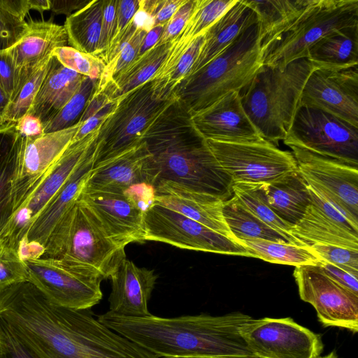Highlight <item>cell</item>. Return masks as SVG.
I'll use <instances>...</instances> for the list:
<instances>
[{"mask_svg": "<svg viewBox=\"0 0 358 358\" xmlns=\"http://www.w3.org/2000/svg\"><path fill=\"white\" fill-rule=\"evenodd\" d=\"M240 334L257 358H315L324 349L320 334L292 317L252 318Z\"/></svg>", "mask_w": 358, "mask_h": 358, "instance_id": "cell-14", "label": "cell"}, {"mask_svg": "<svg viewBox=\"0 0 358 358\" xmlns=\"http://www.w3.org/2000/svg\"><path fill=\"white\" fill-rule=\"evenodd\" d=\"M98 139V138H97ZM97 141L59 192L30 226L18 246L23 261L43 257L45 245L62 217L75 205L96 162Z\"/></svg>", "mask_w": 358, "mask_h": 358, "instance_id": "cell-17", "label": "cell"}, {"mask_svg": "<svg viewBox=\"0 0 358 358\" xmlns=\"http://www.w3.org/2000/svg\"><path fill=\"white\" fill-rule=\"evenodd\" d=\"M92 0H49L50 10L55 14H64L67 17L83 8Z\"/></svg>", "mask_w": 358, "mask_h": 358, "instance_id": "cell-57", "label": "cell"}, {"mask_svg": "<svg viewBox=\"0 0 358 358\" xmlns=\"http://www.w3.org/2000/svg\"><path fill=\"white\" fill-rule=\"evenodd\" d=\"M252 318L241 312L133 317L108 310L97 319L158 358H257L240 334Z\"/></svg>", "mask_w": 358, "mask_h": 358, "instance_id": "cell-2", "label": "cell"}, {"mask_svg": "<svg viewBox=\"0 0 358 358\" xmlns=\"http://www.w3.org/2000/svg\"><path fill=\"white\" fill-rule=\"evenodd\" d=\"M52 55L34 67L25 69L20 83L10 97L4 115L5 122H16L30 109L52 64Z\"/></svg>", "mask_w": 358, "mask_h": 358, "instance_id": "cell-38", "label": "cell"}, {"mask_svg": "<svg viewBox=\"0 0 358 358\" xmlns=\"http://www.w3.org/2000/svg\"><path fill=\"white\" fill-rule=\"evenodd\" d=\"M185 0H139V8L152 20L154 27L164 26Z\"/></svg>", "mask_w": 358, "mask_h": 358, "instance_id": "cell-48", "label": "cell"}, {"mask_svg": "<svg viewBox=\"0 0 358 358\" xmlns=\"http://www.w3.org/2000/svg\"><path fill=\"white\" fill-rule=\"evenodd\" d=\"M206 141L233 184L270 183L298 170L292 152L280 150L264 139L249 143Z\"/></svg>", "mask_w": 358, "mask_h": 358, "instance_id": "cell-10", "label": "cell"}, {"mask_svg": "<svg viewBox=\"0 0 358 358\" xmlns=\"http://www.w3.org/2000/svg\"><path fill=\"white\" fill-rule=\"evenodd\" d=\"M80 122L62 130L31 138L22 136L12 177L13 213L49 173L71 144Z\"/></svg>", "mask_w": 358, "mask_h": 358, "instance_id": "cell-16", "label": "cell"}, {"mask_svg": "<svg viewBox=\"0 0 358 358\" xmlns=\"http://www.w3.org/2000/svg\"><path fill=\"white\" fill-rule=\"evenodd\" d=\"M290 234L305 246L323 244L358 250V234L332 221L312 203Z\"/></svg>", "mask_w": 358, "mask_h": 358, "instance_id": "cell-31", "label": "cell"}, {"mask_svg": "<svg viewBox=\"0 0 358 358\" xmlns=\"http://www.w3.org/2000/svg\"><path fill=\"white\" fill-rule=\"evenodd\" d=\"M97 81L86 77L69 101L43 123V132L57 131L76 124L96 89Z\"/></svg>", "mask_w": 358, "mask_h": 358, "instance_id": "cell-41", "label": "cell"}, {"mask_svg": "<svg viewBox=\"0 0 358 358\" xmlns=\"http://www.w3.org/2000/svg\"><path fill=\"white\" fill-rule=\"evenodd\" d=\"M314 107L358 128V69H315L303 87L299 106Z\"/></svg>", "mask_w": 358, "mask_h": 358, "instance_id": "cell-18", "label": "cell"}, {"mask_svg": "<svg viewBox=\"0 0 358 358\" xmlns=\"http://www.w3.org/2000/svg\"><path fill=\"white\" fill-rule=\"evenodd\" d=\"M309 248L322 261L358 278V250L323 244H314Z\"/></svg>", "mask_w": 358, "mask_h": 358, "instance_id": "cell-46", "label": "cell"}, {"mask_svg": "<svg viewBox=\"0 0 358 358\" xmlns=\"http://www.w3.org/2000/svg\"><path fill=\"white\" fill-rule=\"evenodd\" d=\"M24 72L16 68L6 50H0V86L10 99L17 90Z\"/></svg>", "mask_w": 358, "mask_h": 358, "instance_id": "cell-51", "label": "cell"}, {"mask_svg": "<svg viewBox=\"0 0 358 358\" xmlns=\"http://www.w3.org/2000/svg\"><path fill=\"white\" fill-rule=\"evenodd\" d=\"M126 196L143 213L151 207L155 200L153 185L143 182L131 186L124 192Z\"/></svg>", "mask_w": 358, "mask_h": 358, "instance_id": "cell-53", "label": "cell"}, {"mask_svg": "<svg viewBox=\"0 0 358 358\" xmlns=\"http://www.w3.org/2000/svg\"><path fill=\"white\" fill-rule=\"evenodd\" d=\"M306 57L316 69L340 71L357 66L358 25L321 38L310 48Z\"/></svg>", "mask_w": 358, "mask_h": 358, "instance_id": "cell-30", "label": "cell"}, {"mask_svg": "<svg viewBox=\"0 0 358 358\" xmlns=\"http://www.w3.org/2000/svg\"><path fill=\"white\" fill-rule=\"evenodd\" d=\"M164 27L163 25H157L147 32L141 43L138 56L141 55L157 43L162 34Z\"/></svg>", "mask_w": 358, "mask_h": 358, "instance_id": "cell-58", "label": "cell"}, {"mask_svg": "<svg viewBox=\"0 0 358 358\" xmlns=\"http://www.w3.org/2000/svg\"><path fill=\"white\" fill-rule=\"evenodd\" d=\"M154 187L155 203L238 242L225 222L222 213L223 200L172 182H160Z\"/></svg>", "mask_w": 358, "mask_h": 358, "instance_id": "cell-22", "label": "cell"}, {"mask_svg": "<svg viewBox=\"0 0 358 358\" xmlns=\"http://www.w3.org/2000/svg\"><path fill=\"white\" fill-rule=\"evenodd\" d=\"M144 240L182 249L250 257L247 249L186 216L154 203L143 215Z\"/></svg>", "mask_w": 358, "mask_h": 358, "instance_id": "cell-12", "label": "cell"}, {"mask_svg": "<svg viewBox=\"0 0 358 358\" xmlns=\"http://www.w3.org/2000/svg\"><path fill=\"white\" fill-rule=\"evenodd\" d=\"M117 0H103L101 36L96 57L103 59L111 43L115 29Z\"/></svg>", "mask_w": 358, "mask_h": 358, "instance_id": "cell-50", "label": "cell"}, {"mask_svg": "<svg viewBox=\"0 0 358 358\" xmlns=\"http://www.w3.org/2000/svg\"><path fill=\"white\" fill-rule=\"evenodd\" d=\"M255 184L271 209L293 226L311 203L308 185L299 170L270 183Z\"/></svg>", "mask_w": 358, "mask_h": 358, "instance_id": "cell-27", "label": "cell"}, {"mask_svg": "<svg viewBox=\"0 0 358 358\" xmlns=\"http://www.w3.org/2000/svg\"><path fill=\"white\" fill-rule=\"evenodd\" d=\"M143 182L153 185L151 154L142 141L111 158L96 163L85 187L124 192L134 185Z\"/></svg>", "mask_w": 358, "mask_h": 358, "instance_id": "cell-23", "label": "cell"}, {"mask_svg": "<svg viewBox=\"0 0 358 358\" xmlns=\"http://www.w3.org/2000/svg\"><path fill=\"white\" fill-rule=\"evenodd\" d=\"M312 0H244L256 13L261 49L288 27Z\"/></svg>", "mask_w": 358, "mask_h": 358, "instance_id": "cell-32", "label": "cell"}, {"mask_svg": "<svg viewBox=\"0 0 358 358\" xmlns=\"http://www.w3.org/2000/svg\"><path fill=\"white\" fill-rule=\"evenodd\" d=\"M87 310L56 305L28 281L0 291V315L41 358H158Z\"/></svg>", "mask_w": 358, "mask_h": 358, "instance_id": "cell-1", "label": "cell"}, {"mask_svg": "<svg viewBox=\"0 0 358 358\" xmlns=\"http://www.w3.org/2000/svg\"><path fill=\"white\" fill-rule=\"evenodd\" d=\"M9 102L10 97L0 86V125L5 123L4 115Z\"/></svg>", "mask_w": 358, "mask_h": 358, "instance_id": "cell-59", "label": "cell"}, {"mask_svg": "<svg viewBox=\"0 0 358 358\" xmlns=\"http://www.w3.org/2000/svg\"><path fill=\"white\" fill-rule=\"evenodd\" d=\"M124 249L112 240L93 212L78 200L52 231L42 257L96 272L106 279L126 258Z\"/></svg>", "mask_w": 358, "mask_h": 358, "instance_id": "cell-6", "label": "cell"}, {"mask_svg": "<svg viewBox=\"0 0 358 358\" xmlns=\"http://www.w3.org/2000/svg\"><path fill=\"white\" fill-rule=\"evenodd\" d=\"M175 97L174 94L170 99H157L152 80L119 97L115 109L101 124L96 163L141 143L146 131Z\"/></svg>", "mask_w": 358, "mask_h": 358, "instance_id": "cell-8", "label": "cell"}, {"mask_svg": "<svg viewBox=\"0 0 358 358\" xmlns=\"http://www.w3.org/2000/svg\"><path fill=\"white\" fill-rule=\"evenodd\" d=\"M238 241L250 252V257L271 263L298 267L317 265L322 261L308 246L263 239H241Z\"/></svg>", "mask_w": 358, "mask_h": 358, "instance_id": "cell-36", "label": "cell"}, {"mask_svg": "<svg viewBox=\"0 0 358 358\" xmlns=\"http://www.w3.org/2000/svg\"><path fill=\"white\" fill-rule=\"evenodd\" d=\"M103 0H92L66 17L64 28L68 43L76 50L96 55L101 36Z\"/></svg>", "mask_w": 358, "mask_h": 358, "instance_id": "cell-34", "label": "cell"}, {"mask_svg": "<svg viewBox=\"0 0 358 358\" xmlns=\"http://www.w3.org/2000/svg\"><path fill=\"white\" fill-rule=\"evenodd\" d=\"M308 190L310 195L311 203L320 211L341 227L352 232L358 234V228L355 227L338 209L317 195L309 187Z\"/></svg>", "mask_w": 358, "mask_h": 358, "instance_id": "cell-52", "label": "cell"}, {"mask_svg": "<svg viewBox=\"0 0 358 358\" xmlns=\"http://www.w3.org/2000/svg\"><path fill=\"white\" fill-rule=\"evenodd\" d=\"M190 115L195 129L206 140L249 143L264 139L247 115L239 92H230Z\"/></svg>", "mask_w": 358, "mask_h": 358, "instance_id": "cell-20", "label": "cell"}, {"mask_svg": "<svg viewBox=\"0 0 358 358\" xmlns=\"http://www.w3.org/2000/svg\"><path fill=\"white\" fill-rule=\"evenodd\" d=\"M283 143L358 168V128L322 110L299 106Z\"/></svg>", "mask_w": 358, "mask_h": 358, "instance_id": "cell-9", "label": "cell"}, {"mask_svg": "<svg viewBox=\"0 0 358 358\" xmlns=\"http://www.w3.org/2000/svg\"><path fill=\"white\" fill-rule=\"evenodd\" d=\"M171 45V42L156 44L121 71L113 79L116 99L150 80L164 62Z\"/></svg>", "mask_w": 358, "mask_h": 358, "instance_id": "cell-37", "label": "cell"}, {"mask_svg": "<svg viewBox=\"0 0 358 358\" xmlns=\"http://www.w3.org/2000/svg\"><path fill=\"white\" fill-rule=\"evenodd\" d=\"M0 358H41L12 330L0 315Z\"/></svg>", "mask_w": 358, "mask_h": 358, "instance_id": "cell-47", "label": "cell"}, {"mask_svg": "<svg viewBox=\"0 0 358 358\" xmlns=\"http://www.w3.org/2000/svg\"><path fill=\"white\" fill-rule=\"evenodd\" d=\"M138 8L139 0H117L115 29L112 41L117 38L130 23Z\"/></svg>", "mask_w": 358, "mask_h": 358, "instance_id": "cell-54", "label": "cell"}, {"mask_svg": "<svg viewBox=\"0 0 358 358\" xmlns=\"http://www.w3.org/2000/svg\"><path fill=\"white\" fill-rule=\"evenodd\" d=\"M315 358H341L340 357L335 351H332L324 356H318Z\"/></svg>", "mask_w": 358, "mask_h": 358, "instance_id": "cell-61", "label": "cell"}, {"mask_svg": "<svg viewBox=\"0 0 358 358\" xmlns=\"http://www.w3.org/2000/svg\"><path fill=\"white\" fill-rule=\"evenodd\" d=\"M315 69L307 57L282 69L262 65L239 92L247 115L264 140L274 145L285 140L305 83Z\"/></svg>", "mask_w": 358, "mask_h": 358, "instance_id": "cell-4", "label": "cell"}, {"mask_svg": "<svg viewBox=\"0 0 358 358\" xmlns=\"http://www.w3.org/2000/svg\"><path fill=\"white\" fill-rule=\"evenodd\" d=\"M78 201L99 219L104 229L118 245L144 243L143 215L124 192L85 186Z\"/></svg>", "mask_w": 358, "mask_h": 358, "instance_id": "cell-19", "label": "cell"}, {"mask_svg": "<svg viewBox=\"0 0 358 358\" xmlns=\"http://www.w3.org/2000/svg\"><path fill=\"white\" fill-rule=\"evenodd\" d=\"M22 140L15 122L0 125V234L13 213L12 177Z\"/></svg>", "mask_w": 358, "mask_h": 358, "instance_id": "cell-33", "label": "cell"}, {"mask_svg": "<svg viewBox=\"0 0 358 358\" xmlns=\"http://www.w3.org/2000/svg\"><path fill=\"white\" fill-rule=\"evenodd\" d=\"M110 278L109 311L133 317L152 315L148 305L157 278L153 270L138 267L125 258Z\"/></svg>", "mask_w": 358, "mask_h": 358, "instance_id": "cell-24", "label": "cell"}, {"mask_svg": "<svg viewBox=\"0 0 358 358\" xmlns=\"http://www.w3.org/2000/svg\"><path fill=\"white\" fill-rule=\"evenodd\" d=\"M172 358H191V357H172Z\"/></svg>", "mask_w": 358, "mask_h": 358, "instance_id": "cell-62", "label": "cell"}, {"mask_svg": "<svg viewBox=\"0 0 358 358\" xmlns=\"http://www.w3.org/2000/svg\"><path fill=\"white\" fill-rule=\"evenodd\" d=\"M317 264L320 267L321 270L331 279L358 295L357 278H355L336 266L324 261H321Z\"/></svg>", "mask_w": 358, "mask_h": 358, "instance_id": "cell-55", "label": "cell"}, {"mask_svg": "<svg viewBox=\"0 0 358 358\" xmlns=\"http://www.w3.org/2000/svg\"><path fill=\"white\" fill-rule=\"evenodd\" d=\"M15 129L24 138L36 137L44 134L41 120L29 113H26L15 122Z\"/></svg>", "mask_w": 358, "mask_h": 358, "instance_id": "cell-56", "label": "cell"}, {"mask_svg": "<svg viewBox=\"0 0 358 358\" xmlns=\"http://www.w3.org/2000/svg\"><path fill=\"white\" fill-rule=\"evenodd\" d=\"M146 34L147 31L141 29H138L136 31L133 37L122 47L117 55L106 64L97 81L96 88L106 86L138 57L141 43Z\"/></svg>", "mask_w": 358, "mask_h": 358, "instance_id": "cell-45", "label": "cell"}, {"mask_svg": "<svg viewBox=\"0 0 358 358\" xmlns=\"http://www.w3.org/2000/svg\"><path fill=\"white\" fill-rule=\"evenodd\" d=\"M197 0H185L164 25L162 34L157 44L172 42L185 26L196 7Z\"/></svg>", "mask_w": 358, "mask_h": 358, "instance_id": "cell-49", "label": "cell"}, {"mask_svg": "<svg viewBox=\"0 0 358 358\" xmlns=\"http://www.w3.org/2000/svg\"><path fill=\"white\" fill-rule=\"evenodd\" d=\"M238 0H197L189 20L171 42L169 53L162 65L152 79L168 73L182 56L192 42L204 34Z\"/></svg>", "mask_w": 358, "mask_h": 358, "instance_id": "cell-29", "label": "cell"}, {"mask_svg": "<svg viewBox=\"0 0 358 358\" xmlns=\"http://www.w3.org/2000/svg\"><path fill=\"white\" fill-rule=\"evenodd\" d=\"M101 124L80 140L71 142L41 183L13 213L0 234V238L6 243L18 250L35 219L96 144Z\"/></svg>", "mask_w": 358, "mask_h": 358, "instance_id": "cell-13", "label": "cell"}, {"mask_svg": "<svg viewBox=\"0 0 358 358\" xmlns=\"http://www.w3.org/2000/svg\"><path fill=\"white\" fill-rule=\"evenodd\" d=\"M142 141L151 154L153 186L172 182L224 201L233 196L231 177L221 168L195 129L189 112L176 96Z\"/></svg>", "mask_w": 358, "mask_h": 358, "instance_id": "cell-3", "label": "cell"}, {"mask_svg": "<svg viewBox=\"0 0 358 358\" xmlns=\"http://www.w3.org/2000/svg\"><path fill=\"white\" fill-rule=\"evenodd\" d=\"M67 43L64 26L51 22L31 20L22 38L6 50L16 68L25 70L34 67L51 56L55 49Z\"/></svg>", "mask_w": 358, "mask_h": 358, "instance_id": "cell-25", "label": "cell"}, {"mask_svg": "<svg viewBox=\"0 0 358 358\" xmlns=\"http://www.w3.org/2000/svg\"><path fill=\"white\" fill-rule=\"evenodd\" d=\"M1 343H0V354H1Z\"/></svg>", "mask_w": 358, "mask_h": 358, "instance_id": "cell-63", "label": "cell"}, {"mask_svg": "<svg viewBox=\"0 0 358 358\" xmlns=\"http://www.w3.org/2000/svg\"><path fill=\"white\" fill-rule=\"evenodd\" d=\"M222 213L227 227L237 241L263 239L289 243L245 207L234 195L224 201Z\"/></svg>", "mask_w": 358, "mask_h": 358, "instance_id": "cell-35", "label": "cell"}, {"mask_svg": "<svg viewBox=\"0 0 358 358\" xmlns=\"http://www.w3.org/2000/svg\"><path fill=\"white\" fill-rule=\"evenodd\" d=\"M289 148L306 183L338 197L358 218V168L296 147Z\"/></svg>", "mask_w": 358, "mask_h": 358, "instance_id": "cell-21", "label": "cell"}, {"mask_svg": "<svg viewBox=\"0 0 358 358\" xmlns=\"http://www.w3.org/2000/svg\"><path fill=\"white\" fill-rule=\"evenodd\" d=\"M52 55L64 67L94 80L99 79L106 66L95 55L80 52L68 45L57 48Z\"/></svg>", "mask_w": 358, "mask_h": 358, "instance_id": "cell-43", "label": "cell"}, {"mask_svg": "<svg viewBox=\"0 0 358 358\" xmlns=\"http://www.w3.org/2000/svg\"><path fill=\"white\" fill-rule=\"evenodd\" d=\"M255 23H257V17L255 11L244 0H238L205 33L200 52L187 76L210 62L229 47L244 30Z\"/></svg>", "mask_w": 358, "mask_h": 358, "instance_id": "cell-26", "label": "cell"}, {"mask_svg": "<svg viewBox=\"0 0 358 358\" xmlns=\"http://www.w3.org/2000/svg\"><path fill=\"white\" fill-rule=\"evenodd\" d=\"M31 10H35L43 14V12L50 10L49 0H29Z\"/></svg>", "mask_w": 358, "mask_h": 358, "instance_id": "cell-60", "label": "cell"}, {"mask_svg": "<svg viewBox=\"0 0 358 358\" xmlns=\"http://www.w3.org/2000/svg\"><path fill=\"white\" fill-rule=\"evenodd\" d=\"M293 275L300 299L316 310L325 327L358 331V295L327 276L317 265L295 267Z\"/></svg>", "mask_w": 358, "mask_h": 358, "instance_id": "cell-15", "label": "cell"}, {"mask_svg": "<svg viewBox=\"0 0 358 358\" xmlns=\"http://www.w3.org/2000/svg\"><path fill=\"white\" fill-rule=\"evenodd\" d=\"M85 78L52 57L50 68L27 113L45 122L69 101Z\"/></svg>", "mask_w": 358, "mask_h": 358, "instance_id": "cell-28", "label": "cell"}, {"mask_svg": "<svg viewBox=\"0 0 358 358\" xmlns=\"http://www.w3.org/2000/svg\"><path fill=\"white\" fill-rule=\"evenodd\" d=\"M358 25V0H312L303 12L261 49L263 65L282 69L307 57L324 36Z\"/></svg>", "mask_w": 358, "mask_h": 358, "instance_id": "cell-7", "label": "cell"}, {"mask_svg": "<svg viewBox=\"0 0 358 358\" xmlns=\"http://www.w3.org/2000/svg\"><path fill=\"white\" fill-rule=\"evenodd\" d=\"M29 0H0V50L15 44L26 32Z\"/></svg>", "mask_w": 358, "mask_h": 358, "instance_id": "cell-40", "label": "cell"}, {"mask_svg": "<svg viewBox=\"0 0 358 358\" xmlns=\"http://www.w3.org/2000/svg\"><path fill=\"white\" fill-rule=\"evenodd\" d=\"M28 281V270L17 250L0 238V291Z\"/></svg>", "mask_w": 358, "mask_h": 358, "instance_id": "cell-44", "label": "cell"}, {"mask_svg": "<svg viewBox=\"0 0 358 358\" xmlns=\"http://www.w3.org/2000/svg\"><path fill=\"white\" fill-rule=\"evenodd\" d=\"M28 282L51 302L69 309L86 310L103 296L102 276L96 272L69 266L59 259L41 257L24 261Z\"/></svg>", "mask_w": 358, "mask_h": 358, "instance_id": "cell-11", "label": "cell"}, {"mask_svg": "<svg viewBox=\"0 0 358 358\" xmlns=\"http://www.w3.org/2000/svg\"><path fill=\"white\" fill-rule=\"evenodd\" d=\"M204 34L198 36L192 42L168 73L159 78L151 79L154 94L157 99L166 100L173 97L175 89L189 75L200 52L204 41Z\"/></svg>", "mask_w": 358, "mask_h": 358, "instance_id": "cell-42", "label": "cell"}, {"mask_svg": "<svg viewBox=\"0 0 358 358\" xmlns=\"http://www.w3.org/2000/svg\"><path fill=\"white\" fill-rule=\"evenodd\" d=\"M262 65L259 27L255 23L210 62L182 80L173 94L192 114L230 92H240Z\"/></svg>", "mask_w": 358, "mask_h": 358, "instance_id": "cell-5", "label": "cell"}, {"mask_svg": "<svg viewBox=\"0 0 358 358\" xmlns=\"http://www.w3.org/2000/svg\"><path fill=\"white\" fill-rule=\"evenodd\" d=\"M233 195L263 222L283 236L291 244L305 246L290 234L293 225L281 219L267 204L255 183L236 182Z\"/></svg>", "mask_w": 358, "mask_h": 358, "instance_id": "cell-39", "label": "cell"}]
</instances>
